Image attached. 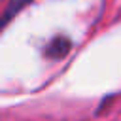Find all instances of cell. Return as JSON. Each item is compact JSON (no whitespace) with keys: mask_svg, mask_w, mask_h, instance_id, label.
Masks as SVG:
<instances>
[{"mask_svg":"<svg viewBox=\"0 0 121 121\" xmlns=\"http://www.w3.org/2000/svg\"><path fill=\"white\" fill-rule=\"evenodd\" d=\"M68 51H70V40L64 38V36H59V38L49 42V45L45 49V55L51 57V59H62Z\"/></svg>","mask_w":121,"mask_h":121,"instance_id":"obj_1","label":"cell"}]
</instances>
